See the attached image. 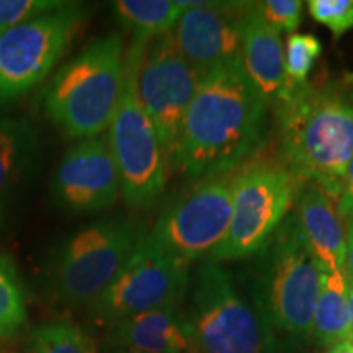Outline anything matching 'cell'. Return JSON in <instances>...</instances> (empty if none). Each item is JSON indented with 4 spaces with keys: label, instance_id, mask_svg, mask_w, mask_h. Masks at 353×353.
Returning a JSON list of instances; mask_svg holds the SVG:
<instances>
[{
    "label": "cell",
    "instance_id": "obj_25",
    "mask_svg": "<svg viewBox=\"0 0 353 353\" xmlns=\"http://www.w3.org/2000/svg\"><path fill=\"white\" fill-rule=\"evenodd\" d=\"M260 17L276 32L294 33L303 20V2L299 0H265L255 2Z\"/></svg>",
    "mask_w": 353,
    "mask_h": 353
},
{
    "label": "cell",
    "instance_id": "obj_20",
    "mask_svg": "<svg viewBox=\"0 0 353 353\" xmlns=\"http://www.w3.org/2000/svg\"><path fill=\"white\" fill-rule=\"evenodd\" d=\"M112 8L118 23L132 34V44H148L174 30L185 6L172 0H117Z\"/></svg>",
    "mask_w": 353,
    "mask_h": 353
},
{
    "label": "cell",
    "instance_id": "obj_31",
    "mask_svg": "<svg viewBox=\"0 0 353 353\" xmlns=\"http://www.w3.org/2000/svg\"><path fill=\"white\" fill-rule=\"evenodd\" d=\"M110 353H143V352H134V350H125V348H113Z\"/></svg>",
    "mask_w": 353,
    "mask_h": 353
},
{
    "label": "cell",
    "instance_id": "obj_5",
    "mask_svg": "<svg viewBox=\"0 0 353 353\" xmlns=\"http://www.w3.org/2000/svg\"><path fill=\"white\" fill-rule=\"evenodd\" d=\"M143 46L131 43L126 52L125 85L107 136L120 175L123 201L132 210H151L161 200L169 169L161 139L136 87V68Z\"/></svg>",
    "mask_w": 353,
    "mask_h": 353
},
{
    "label": "cell",
    "instance_id": "obj_4",
    "mask_svg": "<svg viewBox=\"0 0 353 353\" xmlns=\"http://www.w3.org/2000/svg\"><path fill=\"white\" fill-rule=\"evenodd\" d=\"M250 268L255 311L267 337L276 332L296 342L311 339L321 268L304 245L293 213L254 255Z\"/></svg>",
    "mask_w": 353,
    "mask_h": 353
},
{
    "label": "cell",
    "instance_id": "obj_16",
    "mask_svg": "<svg viewBox=\"0 0 353 353\" xmlns=\"http://www.w3.org/2000/svg\"><path fill=\"white\" fill-rule=\"evenodd\" d=\"M241 59L247 76L268 107H278L288 99L293 88L285 72V50L281 33L272 28L257 12L255 2L242 23Z\"/></svg>",
    "mask_w": 353,
    "mask_h": 353
},
{
    "label": "cell",
    "instance_id": "obj_9",
    "mask_svg": "<svg viewBox=\"0 0 353 353\" xmlns=\"http://www.w3.org/2000/svg\"><path fill=\"white\" fill-rule=\"evenodd\" d=\"M85 19L82 6L64 2L0 34V105L21 99L50 76Z\"/></svg>",
    "mask_w": 353,
    "mask_h": 353
},
{
    "label": "cell",
    "instance_id": "obj_17",
    "mask_svg": "<svg viewBox=\"0 0 353 353\" xmlns=\"http://www.w3.org/2000/svg\"><path fill=\"white\" fill-rule=\"evenodd\" d=\"M41 159V136L28 120L0 117V232Z\"/></svg>",
    "mask_w": 353,
    "mask_h": 353
},
{
    "label": "cell",
    "instance_id": "obj_10",
    "mask_svg": "<svg viewBox=\"0 0 353 353\" xmlns=\"http://www.w3.org/2000/svg\"><path fill=\"white\" fill-rule=\"evenodd\" d=\"M236 170L195 180L162 210L149 237L174 257L192 263L226 237Z\"/></svg>",
    "mask_w": 353,
    "mask_h": 353
},
{
    "label": "cell",
    "instance_id": "obj_8",
    "mask_svg": "<svg viewBox=\"0 0 353 353\" xmlns=\"http://www.w3.org/2000/svg\"><path fill=\"white\" fill-rule=\"evenodd\" d=\"M187 317L200 353H262L268 339L259 312L214 260L198 267Z\"/></svg>",
    "mask_w": 353,
    "mask_h": 353
},
{
    "label": "cell",
    "instance_id": "obj_1",
    "mask_svg": "<svg viewBox=\"0 0 353 353\" xmlns=\"http://www.w3.org/2000/svg\"><path fill=\"white\" fill-rule=\"evenodd\" d=\"M267 112L242 59L208 70L185 114L174 169L190 182L234 172L262 148Z\"/></svg>",
    "mask_w": 353,
    "mask_h": 353
},
{
    "label": "cell",
    "instance_id": "obj_7",
    "mask_svg": "<svg viewBox=\"0 0 353 353\" xmlns=\"http://www.w3.org/2000/svg\"><path fill=\"white\" fill-rule=\"evenodd\" d=\"M301 180L286 165L257 162L236 170L231 223L210 260L252 259L272 239L294 205Z\"/></svg>",
    "mask_w": 353,
    "mask_h": 353
},
{
    "label": "cell",
    "instance_id": "obj_28",
    "mask_svg": "<svg viewBox=\"0 0 353 353\" xmlns=\"http://www.w3.org/2000/svg\"><path fill=\"white\" fill-rule=\"evenodd\" d=\"M347 221V257H345V270L353 280V216H343Z\"/></svg>",
    "mask_w": 353,
    "mask_h": 353
},
{
    "label": "cell",
    "instance_id": "obj_23",
    "mask_svg": "<svg viewBox=\"0 0 353 353\" xmlns=\"http://www.w3.org/2000/svg\"><path fill=\"white\" fill-rule=\"evenodd\" d=\"M285 72L291 85H303L322 52L319 38L311 33H291L285 44Z\"/></svg>",
    "mask_w": 353,
    "mask_h": 353
},
{
    "label": "cell",
    "instance_id": "obj_13",
    "mask_svg": "<svg viewBox=\"0 0 353 353\" xmlns=\"http://www.w3.org/2000/svg\"><path fill=\"white\" fill-rule=\"evenodd\" d=\"M121 195L120 175L108 139L95 136L77 141L52 172L50 198L68 214L108 210Z\"/></svg>",
    "mask_w": 353,
    "mask_h": 353
},
{
    "label": "cell",
    "instance_id": "obj_22",
    "mask_svg": "<svg viewBox=\"0 0 353 353\" xmlns=\"http://www.w3.org/2000/svg\"><path fill=\"white\" fill-rule=\"evenodd\" d=\"M28 353H97V345L79 325L69 321H52L33 330Z\"/></svg>",
    "mask_w": 353,
    "mask_h": 353
},
{
    "label": "cell",
    "instance_id": "obj_14",
    "mask_svg": "<svg viewBox=\"0 0 353 353\" xmlns=\"http://www.w3.org/2000/svg\"><path fill=\"white\" fill-rule=\"evenodd\" d=\"M172 30L176 50L206 74L241 59L242 23L252 2H183Z\"/></svg>",
    "mask_w": 353,
    "mask_h": 353
},
{
    "label": "cell",
    "instance_id": "obj_27",
    "mask_svg": "<svg viewBox=\"0 0 353 353\" xmlns=\"http://www.w3.org/2000/svg\"><path fill=\"white\" fill-rule=\"evenodd\" d=\"M339 205H341V211L343 216H353V157L350 161V165H348L345 180H343Z\"/></svg>",
    "mask_w": 353,
    "mask_h": 353
},
{
    "label": "cell",
    "instance_id": "obj_15",
    "mask_svg": "<svg viewBox=\"0 0 353 353\" xmlns=\"http://www.w3.org/2000/svg\"><path fill=\"white\" fill-rule=\"evenodd\" d=\"M293 214L304 245L321 272L345 268L347 221L339 198L314 182H301Z\"/></svg>",
    "mask_w": 353,
    "mask_h": 353
},
{
    "label": "cell",
    "instance_id": "obj_12",
    "mask_svg": "<svg viewBox=\"0 0 353 353\" xmlns=\"http://www.w3.org/2000/svg\"><path fill=\"white\" fill-rule=\"evenodd\" d=\"M203 74L176 50L172 32L141 48L136 87L141 103L156 128L167 162L174 167L185 114Z\"/></svg>",
    "mask_w": 353,
    "mask_h": 353
},
{
    "label": "cell",
    "instance_id": "obj_2",
    "mask_svg": "<svg viewBox=\"0 0 353 353\" xmlns=\"http://www.w3.org/2000/svg\"><path fill=\"white\" fill-rule=\"evenodd\" d=\"M275 114L285 165L341 200L353 157V76L296 85Z\"/></svg>",
    "mask_w": 353,
    "mask_h": 353
},
{
    "label": "cell",
    "instance_id": "obj_29",
    "mask_svg": "<svg viewBox=\"0 0 353 353\" xmlns=\"http://www.w3.org/2000/svg\"><path fill=\"white\" fill-rule=\"evenodd\" d=\"M327 353H353V343L352 341H343L335 343V345L329 347Z\"/></svg>",
    "mask_w": 353,
    "mask_h": 353
},
{
    "label": "cell",
    "instance_id": "obj_6",
    "mask_svg": "<svg viewBox=\"0 0 353 353\" xmlns=\"http://www.w3.org/2000/svg\"><path fill=\"white\" fill-rule=\"evenodd\" d=\"M138 221L105 218L76 231L56 250L52 286L69 304H92L113 283L145 237Z\"/></svg>",
    "mask_w": 353,
    "mask_h": 353
},
{
    "label": "cell",
    "instance_id": "obj_18",
    "mask_svg": "<svg viewBox=\"0 0 353 353\" xmlns=\"http://www.w3.org/2000/svg\"><path fill=\"white\" fill-rule=\"evenodd\" d=\"M112 348L143 353H200L187 312L180 306L128 317L112 325Z\"/></svg>",
    "mask_w": 353,
    "mask_h": 353
},
{
    "label": "cell",
    "instance_id": "obj_24",
    "mask_svg": "<svg viewBox=\"0 0 353 353\" xmlns=\"http://www.w3.org/2000/svg\"><path fill=\"white\" fill-rule=\"evenodd\" d=\"M309 15L329 28L335 38L353 28V0H309Z\"/></svg>",
    "mask_w": 353,
    "mask_h": 353
},
{
    "label": "cell",
    "instance_id": "obj_11",
    "mask_svg": "<svg viewBox=\"0 0 353 353\" xmlns=\"http://www.w3.org/2000/svg\"><path fill=\"white\" fill-rule=\"evenodd\" d=\"M190 285V263L162 250L149 232L108 286L88 304L101 324H118L128 317L167 306H180Z\"/></svg>",
    "mask_w": 353,
    "mask_h": 353
},
{
    "label": "cell",
    "instance_id": "obj_3",
    "mask_svg": "<svg viewBox=\"0 0 353 353\" xmlns=\"http://www.w3.org/2000/svg\"><path fill=\"white\" fill-rule=\"evenodd\" d=\"M126 54L121 34L88 43L57 69L43 94L44 113L70 139L100 136L112 123L125 85Z\"/></svg>",
    "mask_w": 353,
    "mask_h": 353
},
{
    "label": "cell",
    "instance_id": "obj_32",
    "mask_svg": "<svg viewBox=\"0 0 353 353\" xmlns=\"http://www.w3.org/2000/svg\"><path fill=\"white\" fill-rule=\"evenodd\" d=\"M352 343H353V339H352Z\"/></svg>",
    "mask_w": 353,
    "mask_h": 353
},
{
    "label": "cell",
    "instance_id": "obj_21",
    "mask_svg": "<svg viewBox=\"0 0 353 353\" xmlns=\"http://www.w3.org/2000/svg\"><path fill=\"white\" fill-rule=\"evenodd\" d=\"M26 321V296L15 263L0 252V341L15 337Z\"/></svg>",
    "mask_w": 353,
    "mask_h": 353
},
{
    "label": "cell",
    "instance_id": "obj_30",
    "mask_svg": "<svg viewBox=\"0 0 353 353\" xmlns=\"http://www.w3.org/2000/svg\"><path fill=\"white\" fill-rule=\"evenodd\" d=\"M348 312H350V334L353 339V280H350V288H348Z\"/></svg>",
    "mask_w": 353,
    "mask_h": 353
},
{
    "label": "cell",
    "instance_id": "obj_26",
    "mask_svg": "<svg viewBox=\"0 0 353 353\" xmlns=\"http://www.w3.org/2000/svg\"><path fill=\"white\" fill-rule=\"evenodd\" d=\"M57 0H0V34L21 21L63 7Z\"/></svg>",
    "mask_w": 353,
    "mask_h": 353
},
{
    "label": "cell",
    "instance_id": "obj_19",
    "mask_svg": "<svg viewBox=\"0 0 353 353\" xmlns=\"http://www.w3.org/2000/svg\"><path fill=\"white\" fill-rule=\"evenodd\" d=\"M348 288L350 276L345 268L321 272L319 294L312 321V337L321 345L332 347L352 339Z\"/></svg>",
    "mask_w": 353,
    "mask_h": 353
}]
</instances>
